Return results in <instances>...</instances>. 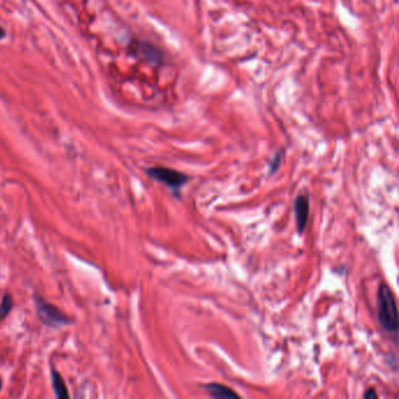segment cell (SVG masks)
Returning <instances> with one entry per match:
<instances>
[{
	"mask_svg": "<svg viewBox=\"0 0 399 399\" xmlns=\"http://www.w3.org/2000/svg\"><path fill=\"white\" fill-rule=\"evenodd\" d=\"M377 317L380 327L387 334L397 335V304L393 293L386 284H380L377 291Z\"/></svg>",
	"mask_w": 399,
	"mask_h": 399,
	"instance_id": "1",
	"label": "cell"
},
{
	"mask_svg": "<svg viewBox=\"0 0 399 399\" xmlns=\"http://www.w3.org/2000/svg\"><path fill=\"white\" fill-rule=\"evenodd\" d=\"M147 173L152 179L168 186L177 197H179L180 190L190 179L189 176L185 173L177 171L175 169L163 168V166H155V168L148 169Z\"/></svg>",
	"mask_w": 399,
	"mask_h": 399,
	"instance_id": "2",
	"label": "cell"
},
{
	"mask_svg": "<svg viewBox=\"0 0 399 399\" xmlns=\"http://www.w3.org/2000/svg\"><path fill=\"white\" fill-rule=\"evenodd\" d=\"M34 301H36L38 316L46 325L57 328L69 323V318L59 308L53 306L52 303H48L43 297L36 296Z\"/></svg>",
	"mask_w": 399,
	"mask_h": 399,
	"instance_id": "3",
	"label": "cell"
},
{
	"mask_svg": "<svg viewBox=\"0 0 399 399\" xmlns=\"http://www.w3.org/2000/svg\"><path fill=\"white\" fill-rule=\"evenodd\" d=\"M295 220H296L297 233L302 234L309 218V197L308 194H300L294 202Z\"/></svg>",
	"mask_w": 399,
	"mask_h": 399,
	"instance_id": "4",
	"label": "cell"
},
{
	"mask_svg": "<svg viewBox=\"0 0 399 399\" xmlns=\"http://www.w3.org/2000/svg\"><path fill=\"white\" fill-rule=\"evenodd\" d=\"M205 388H206V392L209 393L210 397L212 398H227V399H232V398H240V395H239L237 392H234L232 388H230L228 386H225L223 384H219V383H210L205 385Z\"/></svg>",
	"mask_w": 399,
	"mask_h": 399,
	"instance_id": "5",
	"label": "cell"
},
{
	"mask_svg": "<svg viewBox=\"0 0 399 399\" xmlns=\"http://www.w3.org/2000/svg\"><path fill=\"white\" fill-rule=\"evenodd\" d=\"M51 376H52V384H53L55 395H57L58 398H68L69 394H68L67 387H66L64 379H62L60 373H59L58 371L52 370Z\"/></svg>",
	"mask_w": 399,
	"mask_h": 399,
	"instance_id": "6",
	"label": "cell"
},
{
	"mask_svg": "<svg viewBox=\"0 0 399 399\" xmlns=\"http://www.w3.org/2000/svg\"><path fill=\"white\" fill-rule=\"evenodd\" d=\"M12 307H13L12 296H10L9 294H6L5 296L3 297L2 303H0V318H4L6 315L11 311Z\"/></svg>",
	"mask_w": 399,
	"mask_h": 399,
	"instance_id": "7",
	"label": "cell"
},
{
	"mask_svg": "<svg viewBox=\"0 0 399 399\" xmlns=\"http://www.w3.org/2000/svg\"><path fill=\"white\" fill-rule=\"evenodd\" d=\"M282 155H283V152L281 151L280 154H276L275 156H274L273 161H272V163H270V173H274L277 170V168H279L281 159H282Z\"/></svg>",
	"mask_w": 399,
	"mask_h": 399,
	"instance_id": "8",
	"label": "cell"
},
{
	"mask_svg": "<svg viewBox=\"0 0 399 399\" xmlns=\"http://www.w3.org/2000/svg\"><path fill=\"white\" fill-rule=\"evenodd\" d=\"M378 394L376 393V391L373 390V388H369L365 393H364V398L366 399H370V398H377Z\"/></svg>",
	"mask_w": 399,
	"mask_h": 399,
	"instance_id": "9",
	"label": "cell"
},
{
	"mask_svg": "<svg viewBox=\"0 0 399 399\" xmlns=\"http://www.w3.org/2000/svg\"><path fill=\"white\" fill-rule=\"evenodd\" d=\"M4 37H5V31H4V29H2V27H0V40H2Z\"/></svg>",
	"mask_w": 399,
	"mask_h": 399,
	"instance_id": "10",
	"label": "cell"
},
{
	"mask_svg": "<svg viewBox=\"0 0 399 399\" xmlns=\"http://www.w3.org/2000/svg\"><path fill=\"white\" fill-rule=\"evenodd\" d=\"M2 385H3L2 384V379H0V390H2Z\"/></svg>",
	"mask_w": 399,
	"mask_h": 399,
	"instance_id": "11",
	"label": "cell"
}]
</instances>
